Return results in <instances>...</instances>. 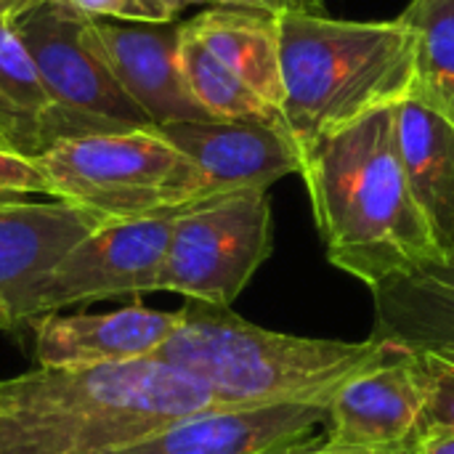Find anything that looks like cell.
Segmentation results:
<instances>
[{
  "instance_id": "6da1fadb",
  "label": "cell",
  "mask_w": 454,
  "mask_h": 454,
  "mask_svg": "<svg viewBox=\"0 0 454 454\" xmlns=\"http://www.w3.org/2000/svg\"><path fill=\"white\" fill-rule=\"evenodd\" d=\"M215 407L202 380L157 359L37 367L0 380V454H114Z\"/></svg>"
},
{
  "instance_id": "7a4b0ae2",
  "label": "cell",
  "mask_w": 454,
  "mask_h": 454,
  "mask_svg": "<svg viewBox=\"0 0 454 454\" xmlns=\"http://www.w3.org/2000/svg\"><path fill=\"white\" fill-rule=\"evenodd\" d=\"M327 261L370 290L442 258L399 154V106L380 109L303 154Z\"/></svg>"
},
{
  "instance_id": "3957f363",
  "label": "cell",
  "mask_w": 454,
  "mask_h": 454,
  "mask_svg": "<svg viewBox=\"0 0 454 454\" xmlns=\"http://www.w3.org/2000/svg\"><path fill=\"white\" fill-rule=\"evenodd\" d=\"M404 348L380 338L325 340L258 327L229 306L186 303L181 325L152 356L202 380L223 407L330 404L356 375Z\"/></svg>"
},
{
  "instance_id": "277c9868",
  "label": "cell",
  "mask_w": 454,
  "mask_h": 454,
  "mask_svg": "<svg viewBox=\"0 0 454 454\" xmlns=\"http://www.w3.org/2000/svg\"><path fill=\"white\" fill-rule=\"evenodd\" d=\"M277 24L282 120L301 160L319 141L412 96L415 40L402 16L351 21L287 11Z\"/></svg>"
},
{
  "instance_id": "5b68a950",
  "label": "cell",
  "mask_w": 454,
  "mask_h": 454,
  "mask_svg": "<svg viewBox=\"0 0 454 454\" xmlns=\"http://www.w3.org/2000/svg\"><path fill=\"white\" fill-rule=\"evenodd\" d=\"M35 162L51 200L69 202L104 221L162 215L200 205L194 165L157 128L67 138Z\"/></svg>"
},
{
  "instance_id": "8992f818",
  "label": "cell",
  "mask_w": 454,
  "mask_h": 454,
  "mask_svg": "<svg viewBox=\"0 0 454 454\" xmlns=\"http://www.w3.org/2000/svg\"><path fill=\"white\" fill-rule=\"evenodd\" d=\"M11 24L59 109L69 138L154 128L120 85L90 16L59 0H43Z\"/></svg>"
},
{
  "instance_id": "52a82bcc",
  "label": "cell",
  "mask_w": 454,
  "mask_h": 454,
  "mask_svg": "<svg viewBox=\"0 0 454 454\" xmlns=\"http://www.w3.org/2000/svg\"><path fill=\"white\" fill-rule=\"evenodd\" d=\"M274 247L271 200L242 192L192 205L176 215L160 293L192 303L231 306Z\"/></svg>"
},
{
  "instance_id": "ba28073f",
  "label": "cell",
  "mask_w": 454,
  "mask_h": 454,
  "mask_svg": "<svg viewBox=\"0 0 454 454\" xmlns=\"http://www.w3.org/2000/svg\"><path fill=\"white\" fill-rule=\"evenodd\" d=\"M178 213L101 223L32 285L16 322H32L69 306L160 293V274Z\"/></svg>"
},
{
  "instance_id": "9c48e42d",
  "label": "cell",
  "mask_w": 454,
  "mask_h": 454,
  "mask_svg": "<svg viewBox=\"0 0 454 454\" xmlns=\"http://www.w3.org/2000/svg\"><path fill=\"white\" fill-rule=\"evenodd\" d=\"M426 378L415 354L394 359L348 380L327 404L325 450L354 454H415L423 436Z\"/></svg>"
},
{
  "instance_id": "30bf717a",
  "label": "cell",
  "mask_w": 454,
  "mask_h": 454,
  "mask_svg": "<svg viewBox=\"0 0 454 454\" xmlns=\"http://www.w3.org/2000/svg\"><path fill=\"white\" fill-rule=\"evenodd\" d=\"M197 170L200 202L266 192L285 176L301 173V149L282 122L186 120L157 128Z\"/></svg>"
},
{
  "instance_id": "8fae6325",
  "label": "cell",
  "mask_w": 454,
  "mask_h": 454,
  "mask_svg": "<svg viewBox=\"0 0 454 454\" xmlns=\"http://www.w3.org/2000/svg\"><path fill=\"white\" fill-rule=\"evenodd\" d=\"M325 423L327 404L215 407L114 454H269L317 439Z\"/></svg>"
},
{
  "instance_id": "7c38bea8",
  "label": "cell",
  "mask_w": 454,
  "mask_h": 454,
  "mask_svg": "<svg viewBox=\"0 0 454 454\" xmlns=\"http://www.w3.org/2000/svg\"><path fill=\"white\" fill-rule=\"evenodd\" d=\"M35 325L37 367H101L152 359L181 325L178 311L125 306L106 314H45Z\"/></svg>"
},
{
  "instance_id": "4fadbf2b",
  "label": "cell",
  "mask_w": 454,
  "mask_h": 454,
  "mask_svg": "<svg viewBox=\"0 0 454 454\" xmlns=\"http://www.w3.org/2000/svg\"><path fill=\"white\" fill-rule=\"evenodd\" d=\"M93 27L120 85L154 128L186 120H213L186 88L178 64L181 24L93 19Z\"/></svg>"
},
{
  "instance_id": "5bb4252c",
  "label": "cell",
  "mask_w": 454,
  "mask_h": 454,
  "mask_svg": "<svg viewBox=\"0 0 454 454\" xmlns=\"http://www.w3.org/2000/svg\"><path fill=\"white\" fill-rule=\"evenodd\" d=\"M101 223H106L101 215L61 200L0 207V295L13 319L32 285Z\"/></svg>"
},
{
  "instance_id": "9a60e30c",
  "label": "cell",
  "mask_w": 454,
  "mask_h": 454,
  "mask_svg": "<svg viewBox=\"0 0 454 454\" xmlns=\"http://www.w3.org/2000/svg\"><path fill=\"white\" fill-rule=\"evenodd\" d=\"M372 293V338L410 354H454V255L394 277Z\"/></svg>"
},
{
  "instance_id": "2e32d148",
  "label": "cell",
  "mask_w": 454,
  "mask_h": 454,
  "mask_svg": "<svg viewBox=\"0 0 454 454\" xmlns=\"http://www.w3.org/2000/svg\"><path fill=\"white\" fill-rule=\"evenodd\" d=\"M399 154L436 247L454 255V125L420 101L399 104Z\"/></svg>"
},
{
  "instance_id": "e0dca14e",
  "label": "cell",
  "mask_w": 454,
  "mask_h": 454,
  "mask_svg": "<svg viewBox=\"0 0 454 454\" xmlns=\"http://www.w3.org/2000/svg\"><path fill=\"white\" fill-rule=\"evenodd\" d=\"M184 27L245 85L282 114L279 24L258 8H210L184 21Z\"/></svg>"
},
{
  "instance_id": "ac0fdd59",
  "label": "cell",
  "mask_w": 454,
  "mask_h": 454,
  "mask_svg": "<svg viewBox=\"0 0 454 454\" xmlns=\"http://www.w3.org/2000/svg\"><path fill=\"white\" fill-rule=\"evenodd\" d=\"M69 130L11 21H0V149L37 160Z\"/></svg>"
},
{
  "instance_id": "d6986e66",
  "label": "cell",
  "mask_w": 454,
  "mask_h": 454,
  "mask_svg": "<svg viewBox=\"0 0 454 454\" xmlns=\"http://www.w3.org/2000/svg\"><path fill=\"white\" fill-rule=\"evenodd\" d=\"M415 40L412 101L454 125V0H410L399 13Z\"/></svg>"
},
{
  "instance_id": "ffe728a7",
  "label": "cell",
  "mask_w": 454,
  "mask_h": 454,
  "mask_svg": "<svg viewBox=\"0 0 454 454\" xmlns=\"http://www.w3.org/2000/svg\"><path fill=\"white\" fill-rule=\"evenodd\" d=\"M178 64H181L192 98L213 120H258V122L285 125L279 109H274L250 85H245L184 24H181V40H178Z\"/></svg>"
},
{
  "instance_id": "44dd1931",
  "label": "cell",
  "mask_w": 454,
  "mask_h": 454,
  "mask_svg": "<svg viewBox=\"0 0 454 454\" xmlns=\"http://www.w3.org/2000/svg\"><path fill=\"white\" fill-rule=\"evenodd\" d=\"M426 378V431H454V354H415Z\"/></svg>"
},
{
  "instance_id": "7402d4cb",
  "label": "cell",
  "mask_w": 454,
  "mask_h": 454,
  "mask_svg": "<svg viewBox=\"0 0 454 454\" xmlns=\"http://www.w3.org/2000/svg\"><path fill=\"white\" fill-rule=\"evenodd\" d=\"M40 197L51 200L48 184L37 162L0 149V207L32 202Z\"/></svg>"
},
{
  "instance_id": "603a6c76",
  "label": "cell",
  "mask_w": 454,
  "mask_h": 454,
  "mask_svg": "<svg viewBox=\"0 0 454 454\" xmlns=\"http://www.w3.org/2000/svg\"><path fill=\"white\" fill-rule=\"evenodd\" d=\"M90 19L138 21V24H170L176 13L162 0H59Z\"/></svg>"
},
{
  "instance_id": "cb8c5ba5",
  "label": "cell",
  "mask_w": 454,
  "mask_h": 454,
  "mask_svg": "<svg viewBox=\"0 0 454 454\" xmlns=\"http://www.w3.org/2000/svg\"><path fill=\"white\" fill-rule=\"evenodd\" d=\"M245 8H258L269 11L274 16L287 13V11H303V13H327L322 0H242Z\"/></svg>"
},
{
  "instance_id": "d4e9b609",
  "label": "cell",
  "mask_w": 454,
  "mask_h": 454,
  "mask_svg": "<svg viewBox=\"0 0 454 454\" xmlns=\"http://www.w3.org/2000/svg\"><path fill=\"white\" fill-rule=\"evenodd\" d=\"M415 454H454V431H426Z\"/></svg>"
},
{
  "instance_id": "484cf974",
  "label": "cell",
  "mask_w": 454,
  "mask_h": 454,
  "mask_svg": "<svg viewBox=\"0 0 454 454\" xmlns=\"http://www.w3.org/2000/svg\"><path fill=\"white\" fill-rule=\"evenodd\" d=\"M176 16L184 11V8H189V5H202V3H210V5H215V8H245V3L242 0H162Z\"/></svg>"
},
{
  "instance_id": "4316f807",
  "label": "cell",
  "mask_w": 454,
  "mask_h": 454,
  "mask_svg": "<svg viewBox=\"0 0 454 454\" xmlns=\"http://www.w3.org/2000/svg\"><path fill=\"white\" fill-rule=\"evenodd\" d=\"M37 3H43V0H0V21H13L24 11L35 8Z\"/></svg>"
},
{
  "instance_id": "83f0119b",
  "label": "cell",
  "mask_w": 454,
  "mask_h": 454,
  "mask_svg": "<svg viewBox=\"0 0 454 454\" xmlns=\"http://www.w3.org/2000/svg\"><path fill=\"white\" fill-rule=\"evenodd\" d=\"M269 454H354V452H335V450H325L319 444V439H311V442H303V444H295V447H287V450H277V452Z\"/></svg>"
},
{
  "instance_id": "f1b7e54d",
  "label": "cell",
  "mask_w": 454,
  "mask_h": 454,
  "mask_svg": "<svg viewBox=\"0 0 454 454\" xmlns=\"http://www.w3.org/2000/svg\"><path fill=\"white\" fill-rule=\"evenodd\" d=\"M13 325H16L13 311H11V306L5 303V298L0 295V333H3V330H11Z\"/></svg>"
}]
</instances>
